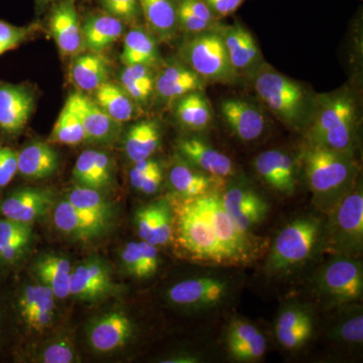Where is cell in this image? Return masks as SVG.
<instances>
[{
	"label": "cell",
	"instance_id": "cell-44",
	"mask_svg": "<svg viewBox=\"0 0 363 363\" xmlns=\"http://www.w3.org/2000/svg\"><path fill=\"white\" fill-rule=\"evenodd\" d=\"M77 359V353L68 336L51 339L33 357V362L40 363H73Z\"/></svg>",
	"mask_w": 363,
	"mask_h": 363
},
{
	"label": "cell",
	"instance_id": "cell-25",
	"mask_svg": "<svg viewBox=\"0 0 363 363\" xmlns=\"http://www.w3.org/2000/svg\"><path fill=\"white\" fill-rule=\"evenodd\" d=\"M73 179L76 185L98 191L111 187L114 181L111 157L101 150H84L76 161Z\"/></svg>",
	"mask_w": 363,
	"mask_h": 363
},
{
	"label": "cell",
	"instance_id": "cell-39",
	"mask_svg": "<svg viewBox=\"0 0 363 363\" xmlns=\"http://www.w3.org/2000/svg\"><path fill=\"white\" fill-rule=\"evenodd\" d=\"M175 114L179 123L191 130H206L211 123V105L200 91L176 100Z\"/></svg>",
	"mask_w": 363,
	"mask_h": 363
},
{
	"label": "cell",
	"instance_id": "cell-17",
	"mask_svg": "<svg viewBox=\"0 0 363 363\" xmlns=\"http://www.w3.org/2000/svg\"><path fill=\"white\" fill-rule=\"evenodd\" d=\"M56 297L43 284H30L21 291L18 313L28 330L43 333L52 326L56 316Z\"/></svg>",
	"mask_w": 363,
	"mask_h": 363
},
{
	"label": "cell",
	"instance_id": "cell-19",
	"mask_svg": "<svg viewBox=\"0 0 363 363\" xmlns=\"http://www.w3.org/2000/svg\"><path fill=\"white\" fill-rule=\"evenodd\" d=\"M133 334V325L123 312L98 317L87 329L90 347L98 353H111L123 348Z\"/></svg>",
	"mask_w": 363,
	"mask_h": 363
},
{
	"label": "cell",
	"instance_id": "cell-40",
	"mask_svg": "<svg viewBox=\"0 0 363 363\" xmlns=\"http://www.w3.org/2000/svg\"><path fill=\"white\" fill-rule=\"evenodd\" d=\"M94 101L118 123H128L135 116V104L119 84L105 82L95 91Z\"/></svg>",
	"mask_w": 363,
	"mask_h": 363
},
{
	"label": "cell",
	"instance_id": "cell-1",
	"mask_svg": "<svg viewBox=\"0 0 363 363\" xmlns=\"http://www.w3.org/2000/svg\"><path fill=\"white\" fill-rule=\"evenodd\" d=\"M306 180L314 203L325 213L354 187L358 167L352 152L308 145L303 152Z\"/></svg>",
	"mask_w": 363,
	"mask_h": 363
},
{
	"label": "cell",
	"instance_id": "cell-3",
	"mask_svg": "<svg viewBox=\"0 0 363 363\" xmlns=\"http://www.w3.org/2000/svg\"><path fill=\"white\" fill-rule=\"evenodd\" d=\"M171 204L174 212L173 238L179 250L195 262L230 266L209 219L197 200L176 198L175 202Z\"/></svg>",
	"mask_w": 363,
	"mask_h": 363
},
{
	"label": "cell",
	"instance_id": "cell-37",
	"mask_svg": "<svg viewBox=\"0 0 363 363\" xmlns=\"http://www.w3.org/2000/svg\"><path fill=\"white\" fill-rule=\"evenodd\" d=\"M160 52L154 35L143 28H131L124 38L121 61L124 66L154 67L160 62Z\"/></svg>",
	"mask_w": 363,
	"mask_h": 363
},
{
	"label": "cell",
	"instance_id": "cell-4",
	"mask_svg": "<svg viewBox=\"0 0 363 363\" xmlns=\"http://www.w3.org/2000/svg\"><path fill=\"white\" fill-rule=\"evenodd\" d=\"M323 231V222L313 215L289 222L274 238L267 259V272L278 276L303 266L321 245Z\"/></svg>",
	"mask_w": 363,
	"mask_h": 363
},
{
	"label": "cell",
	"instance_id": "cell-22",
	"mask_svg": "<svg viewBox=\"0 0 363 363\" xmlns=\"http://www.w3.org/2000/svg\"><path fill=\"white\" fill-rule=\"evenodd\" d=\"M220 111L227 125L242 142H255L264 133L266 117L250 102L240 98H229L221 102Z\"/></svg>",
	"mask_w": 363,
	"mask_h": 363
},
{
	"label": "cell",
	"instance_id": "cell-43",
	"mask_svg": "<svg viewBox=\"0 0 363 363\" xmlns=\"http://www.w3.org/2000/svg\"><path fill=\"white\" fill-rule=\"evenodd\" d=\"M341 309L343 312H340L332 324L331 338L346 345H360L363 342L362 308L352 304L343 306Z\"/></svg>",
	"mask_w": 363,
	"mask_h": 363
},
{
	"label": "cell",
	"instance_id": "cell-27",
	"mask_svg": "<svg viewBox=\"0 0 363 363\" xmlns=\"http://www.w3.org/2000/svg\"><path fill=\"white\" fill-rule=\"evenodd\" d=\"M219 181L190 166L183 160L175 162L169 172V186L176 197L180 199H192L214 192Z\"/></svg>",
	"mask_w": 363,
	"mask_h": 363
},
{
	"label": "cell",
	"instance_id": "cell-12",
	"mask_svg": "<svg viewBox=\"0 0 363 363\" xmlns=\"http://www.w3.org/2000/svg\"><path fill=\"white\" fill-rule=\"evenodd\" d=\"M33 108L32 90L26 85L0 81V133L18 135L30 121Z\"/></svg>",
	"mask_w": 363,
	"mask_h": 363
},
{
	"label": "cell",
	"instance_id": "cell-23",
	"mask_svg": "<svg viewBox=\"0 0 363 363\" xmlns=\"http://www.w3.org/2000/svg\"><path fill=\"white\" fill-rule=\"evenodd\" d=\"M86 136V140L100 145L113 143L121 135V124L111 118L94 101L81 93L72 94Z\"/></svg>",
	"mask_w": 363,
	"mask_h": 363
},
{
	"label": "cell",
	"instance_id": "cell-33",
	"mask_svg": "<svg viewBox=\"0 0 363 363\" xmlns=\"http://www.w3.org/2000/svg\"><path fill=\"white\" fill-rule=\"evenodd\" d=\"M52 217L57 229L74 240H94L104 235L107 230L85 217L67 199L56 203Z\"/></svg>",
	"mask_w": 363,
	"mask_h": 363
},
{
	"label": "cell",
	"instance_id": "cell-16",
	"mask_svg": "<svg viewBox=\"0 0 363 363\" xmlns=\"http://www.w3.org/2000/svg\"><path fill=\"white\" fill-rule=\"evenodd\" d=\"M113 286L108 267L97 257L83 260L72 269L70 297L93 302L108 295Z\"/></svg>",
	"mask_w": 363,
	"mask_h": 363
},
{
	"label": "cell",
	"instance_id": "cell-18",
	"mask_svg": "<svg viewBox=\"0 0 363 363\" xmlns=\"http://www.w3.org/2000/svg\"><path fill=\"white\" fill-rule=\"evenodd\" d=\"M50 30L62 54L75 57L84 51L82 23L74 0H61L52 9Z\"/></svg>",
	"mask_w": 363,
	"mask_h": 363
},
{
	"label": "cell",
	"instance_id": "cell-7",
	"mask_svg": "<svg viewBox=\"0 0 363 363\" xmlns=\"http://www.w3.org/2000/svg\"><path fill=\"white\" fill-rule=\"evenodd\" d=\"M195 199L209 219L230 266H240L255 262L262 252L264 242L260 238L242 230L234 223L222 204L220 194L214 191L196 197Z\"/></svg>",
	"mask_w": 363,
	"mask_h": 363
},
{
	"label": "cell",
	"instance_id": "cell-54",
	"mask_svg": "<svg viewBox=\"0 0 363 363\" xmlns=\"http://www.w3.org/2000/svg\"><path fill=\"white\" fill-rule=\"evenodd\" d=\"M162 178H164V175H162V169L161 166L160 168L155 169L152 173H150V175L147 176L142 183H140L138 191L143 193V194H155V193L159 190L160 187H161Z\"/></svg>",
	"mask_w": 363,
	"mask_h": 363
},
{
	"label": "cell",
	"instance_id": "cell-41",
	"mask_svg": "<svg viewBox=\"0 0 363 363\" xmlns=\"http://www.w3.org/2000/svg\"><path fill=\"white\" fill-rule=\"evenodd\" d=\"M155 81L156 76L152 67L140 64L124 67L119 76V85L138 105L149 102L155 93Z\"/></svg>",
	"mask_w": 363,
	"mask_h": 363
},
{
	"label": "cell",
	"instance_id": "cell-8",
	"mask_svg": "<svg viewBox=\"0 0 363 363\" xmlns=\"http://www.w3.org/2000/svg\"><path fill=\"white\" fill-rule=\"evenodd\" d=\"M181 48L182 58L204 81L233 84L238 73L227 55L225 45L219 30H210L192 35Z\"/></svg>",
	"mask_w": 363,
	"mask_h": 363
},
{
	"label": "cell",
	"instance_id": "cell-35",
	"mask_svg": "<svg viewBox=\"0 0 363 363\" xmlns=\"http://www.w3.org/2000/svg\"><path fill=\"white\" fill-rule=\"evenodd\" d=\"M66 199L91 221L108 229L113 218V208L101 191L76 185Z\"/></svg>",
	"mask_w": 363,
	"mask_h": 363
},
{
	"label": "cell",
	"instance_id": "cell-38",
	"mask_svg": "<svg viewBox=\"0 0 363 363\" xmlns=\"http://www.w3.org/2000/svg\"><path fill=\"white\" fill-rule=\"evenodd\" d=\"M121 260L128 274L138 279L152 278L161 264L157 247L143 240L128 243L121 252Z\"/></svg>",
	"mask_w": 363,
	"mask_h": 363
},
{
	"label": "cell",
	"instance_id": "cell-26",
	"mask_svg": "<svg viewBox=\"0 0 363 363\" xmlns=\"http://www.w3.org/2000/svg\"><path fill=\"white\" fill-rule=\"evenodd\" d=\"M231 65L238 75L241 72L252 70L262 63L259 45L252 33L240 23L219 30Z\"/></svg>",
	"mask_w": 363,
	"mask_h": 363
},
{
	"label": "cell",
	"instance_id": "cell-52",
	"mask_svg": "<svg viewBox=\"0 0 363 363\" xmlns=\"http://www.w3.org/2000/svg\"><path fill=\"white\" fill-rule=\"evenodd\" d=\"M216 20L235 13L245 0H204Z\"/></svg>",
	"mask_w": 363,
	"mask_h": 363
},
{
	"label": "cell",
	"instance_id": "cell-46",
	"mask_svg": "<svg viewBox=\"0 0 363 363\" xmlns=\"http://www.w3.org/2000/svg\"><path fill=\"white\" fill-rule=\"evenodd\" d=\"M37 30V26H18L0 21V56L23 45Z\"/></svg>",
	"mask_w": 363,
	"mask_h": 363
},
{
	"label": "cell",
	"instance_id": "cell-14",
	"mask_svg": "<svg viewBox=\"0 0 363 363\" xmlns=\"http://www.w3.org/2000/svg\"><path fill=\"white\" fill-rule=\"evenodd\" d=\"M257 175L272 190L281 195H292L297 189L298 166L289 152L269 150L260 152L255 161Z\"/></svg>",
	"mask_w": 363,
	"mask_h": 363
},
{
	"label": "cell",
	"instance_id": "cell-47",
	"mask_svg": "<svg viewBox=\"0 0 363 363\" xmlns=\"http://www.w3.org/2000/svg\"><path fill=\"white\" fill-rule=\"evenodd\" d=\"M104 13L124 23H135L142 16L140 0H100Z\"/></svg>",
	"mask_w": 363,
	"mask_h": 363
},
{
	"label": "cell",
	"instance_id": "cell-30",
	"mask_svg": "<svg viewBox=\"0 0 363 363\" xmlns=\"http://www.w3.org/2000/svg\"><path fill=\"white\" fill-rule=\"evenodd\" d=\"M109 72L108 60L101 52H81L72 62L70 76L72 82L79 90L95 92L107 82Z\"/></svg>",
	"mask_w": 363,
	"mask_h": 363
},
{
	"label": "cell",
	"instance_id": "cell-55",
	"mask_svg": "<svg viewBox=\"0 0 363 363\" xmlns=\"http://www.w3.org/2000/svg\"><path fill=\"white\" fill-rule=\"evenodd\" d=\"M42 2H50V1H54V0H40Z\"/></svg>",
	"mask_w": 363,
	"mask_h": 363
},
{
	"label": "cell",
	"instance_id": "cell-20",
	"mask_svg": "<svg viewBox=\"0 0 363 363\" xmlns=\"http://www.w3.org/2000/svg\"><path fill=\"white\" fill-rule=\"evenodd\" d=\"M177 150L183 161L218 180L234 174V164L230 157L200 138H181L177 143Z\"/></svg>",
	"mask_w": 363,
	"mask_h": 363
},
{
	"label": "cell",
	"instance_id": "cell-31",
	"mask_svg": "<svg viewBox=\"0 0 363 363\" xmlns=\"http://www.w3.org/2000/svg\"><path fill=\"white\" fill-rule=\"evenodd\" d=\"M162 128L155 119H145L133 124L124 140L126 157L133 162L150 159L161 145Z\"/></svg>",
	"mask_w": 363,
	"mask_h": 363
},
{
	"label": "cell",
	"instance_id": "cell-2",
	"mask_svg": "<svg viewBox=\"0 0 363 363\" xmlns=\"http://www.w3.org/2000/svg\"><path fill=\"white\" fill-rule=\"evenodd\" d=\"M357 104L345 91L320 98L307 130L308 145L353 152L357 138Z\"/></svg>",
	"mask_w": 363,
	"mask_h": 363
},
{
	"label": "cell",
	"instance_id": "cell-24",
	"mask_svg": "<svg viewBox=\"0 0 363 363\" xmlns=\"http://www.w3.org/2000/svg\"><path fill=\"white\" fill-rule=\"evenodd\" d=\"M205 81L190 67L173 61L162 67L156 76L155 92L164 102L176 101L189 93L204 89Z\"/></svg>",
	"mask_w": 363,
	"mask_h": 363
},
{
	"label": "cell",
	"instance_id": "cell-36",
	"mask_svg": "<svg viewBox=\"0 0 363 363\" xmlns=\"http://www.w3.org/2000/svg\"><path fill=\"white\" fill-rule=\"evenodd\" d=\"M33 238L32 224L0 219V262L16 264L25 255Z\"/></svg>",
	"mask_w": 363,
	"mask_h": 363
},
{
	"label": "cell",
	"instance_id": "cell-29",
	"mask_svg": "<svg viewBox=\"0 0 363 363\" xmlns=\"http://www.w3.org/2000/svg\"><path fill=\"white\" fill-rule=\"evenodd\" d=\"M124 23L106 13L87 16L82 25L85 50L101 52L123 37Z\"/></svg>",
	"mask_w": 363,
	"mask_h": 363
},
{
	"label": "cell",
	"instance_id": "cell-21",
	"mask_svg": "<svg viewBox=\"0 0 363 363\" xmlns=\"http://www.w3.org/2000/svg\"><path fill=\"white\" fill-rule=\"evenodd\" d=\"M225 345L229 357L238 362H257L267 352L264 334L250 322L238 318L227 327Z\"/></svg>",
	"mask_w": 363,
	"mask_h": 363
},
{
	"label": "cell",
	"instance_id": "cell-51",
	"mask_svg": "<svg viewBox=\"0 0 363 363\" xmlns=\"http://www.w3.org/2000/svg\"><path fill=\"white\" fill-rule=\"evenodd\" d=\"M160 167H161V164L152 160V157L143 160V161L133 162V167L130 169V174H128L131 186H133L135 190H138L140 183H142L150 173H152L155 169L160 168Z\"/></svg>",
	"mask_w": 363,
	"mask_h": 363
},
{
	"label": "cell",
	"instance_id": "cell-48",
	"mask_svg": "<svg viewBox=\"0 0 363 363\" xmlns=\"http://www.w3.org/2000/svg\"><path fill=\"white\" fill-rule=\"evenodd\" d=\"M18 174V152L0 143V190L6 187Z\"/></svg>",
	"mask_w": 363,
	"mask_h": 363
},
{
	"label": "cell",
	"instance_id": "cell-32",
	"mask_svg": "<svg viewBox=\"0 0 363 363\" xmlns=\"http://www.w3.org/2000/svg\"><path fill=\"white\" fill-rule=\"evenodd\" d=\"M33 272L40 284L48 286L56 298L70 297V262L61 255H45L33 264Z\"/></svg>",
	"mask_w": 363,
	"mask_h": 363
},
{
	"label": "cell",
	"instance_id": "cell-28",
	"mask_svg": "<svg viewBox=\"0 0 363 363\" xmlns=\"http://www.w3.org/2000/svg\"><path fill=\"white\" fill-rule=\"evenodd\" d=\"M59 164V155L48 143H30L18 152V173L30 180L54 175Z\"/></svg>",
	"mask_w": 363,
	"mask_h": 363
},
{
	"label": "cell",
	"instance_id": "cell-34",
	"mask_svg": "<svg viewBox=\"0 0 363 363\" xmlns=\"http://www.w3.org/2000/svg\"><path fill=\"white\" fill-rule=\"evenodd\" d=\"M142 14L150 33L169 42L178 32V0H140Z\"/></svg>",
	"mask_w": 363,
	"mask_h": 363
},
{
	"label": "cell",
	"instance_id": "cell-9",
	"mask_svg": "<svg viewBox=\"0 0 363 363\" xmlns=\"http://www.w3.org/2000/svg\"><path fill=\"white\" fill-rule=\"evenodd\" d=\"M318 296L332 308L358 302L362 297L363 272L358 259L334 255L315 279Z\"/></svg>",
	"mask_w": 363,
	"mask_h": 363
},
{
	"label": "cell",
	"instance_id": "cell-49",
	"mask_svg": "<svg viewBox=\"0 0 363 363\" xmlns=\"http://www.w3.org/2000/svg\"><path fill=\"white\" fill-rule=\"evenodd\" d=\"M155 218H156V203L155 202L140 207L136 211L135 222L140 240L150 242L154 231Z\"/></svg>",
	"mask_w": 363,
	"mask_h": 363
},
{
	"label": "cell",
	"instance_id": "cell-15",
	"mask_svg": "<svg viewBox=\"0 0 363 363\" xmlns=\"http://www.w3.org/2000/svg\"><path fill=\"white\" fill-rule=\"evenodd\" d=\"M222 204L234 223L252 233V229L266 220L269 206L262 196L252 189L234 186L220 194Z\"/></svg>",
	"mask_w": 363,
	"mask_h": 363
},
{
	"label": "cell",
	"instance_id": "cell-6",
	"mask_svg": "<svg viewBox=\"0 0 363 363\" xmlns=\"http://www.w3.org/2000/svg\"><path fill=\"white\" fill-rule=\"evenodd\" d=\"M253 83L259 99L286 125L297 130L306 123L308 101L302 85L269 66H260Z\"/></svg>",
	"mask_w": 363,
	"mask_h": 363
},
{
	"label": "cell",
	"instance_id": "cell-53",
	"mask_svg": "<svg viewBox=\"0 0 363 363\" xmlns=\"http://www.w3.org/2000/svg\"><path fill=\"white\" fill-rule=\"evenodd\" d=\"M178 4L203 21L210 23L216 21L204 0H178Z\"/></svg>",
	"mask_w": 363,
	"mask_h": 363
},
{
	"label": "cell",
	"instance_id": "cell-13",
	"mask_svg": "<svg viewBox=\"0 0 363 363\" xmlns=\"http://www.w3.org/2000/svg\"><path fill=\"white\" fill-rule=\"evenodd\" d=\"M315 319L307 306L294 302L279 311L274 324L278 342L289 351H297L309 342L314 333Z\"/></svg>",
	"mask_w": 363,
	"mask_h": 363
},
{
	"label": "cell",
	"instance_id": "cell-50",
	"mask_svg": "<svg viewBox=\"0 0 363 363\" xmlns=\"http://www.w3.org/2000/svg\"><path fill=\"white\" fill-rule=\"evenodd\" d=\"M177 20H178L179 30L190 33V35L205 32V30H210V28L215 26V23H210L197 18L194 14L191 13L190 11L179 6V4Z\"/></svg>",
	"mask_w": 363,
	"mask_h": 363
},
{
	"label": "cell",
	"instance_id": "cell-10",
	"mask_svg": "<svg viewBox=\"0 0 363 363\" xmlns=\"http://www.w3.org/2000/svg\"><path fill=\"white\" fill-rule=\"evenodd\" d=\"M230 279L215 274L195 277L178 281L167 291L169 302L191 311L215 309L230 298Z\"/></svg>",
	"mask_w": 363,
	"mask_h": 363
},
{
	"label": "cell",
	"instance_id": "cell-45",
	"mask_svg": "<svg viewBox=\"0 0 363 363\" xmlns=\"http://www.w3.org/2000/svg\"><path fill=\"white\" fill-rule=\"evenodd\" d=\"M156 218L154 231L150 238V245L164 247L173 240L174 212L171 202L167 199L156 201Z\"/></svg>",
	"mask_w": 363,
	"mask_h": 363
},
{
	"label": "cell",
	"instance_id": "cell-11",
	"mask_svg": "<svg viewBox=\"0 0 363 363\" xmlns=\"http://www.w3.org/2000/svg\"><path fill=\"white\" fill-rule=\"evenodd\" d=\"M56 203V194L51 188H18L0 202V214L4 218L32 224L49 213Z\"/></svg>",
	"mask_w": 363,
	"mask_h": 363
},
{
	"label": "cell",
	"instance_id": "cell-5",
	"mask_svg": "<svg viewBox=\"0 0 363 363\" xmlns=\"http://www.w3.org/2000/svg\"><path fill=\"white\" fill-rule=\"evenodd\" d=\"M327 214L322 238L325 252L358 259L363 248L362 186L355 185Z\"/></svg>",
	"mask_w": 363,
	"mask_h": 363
},
{
	"label": "cell",
	"instance_id": "cell-42",
	"mask_svg": "<svg viewBox=\"0 0 363 363\" xmlns=\"http://www.w3.org/2000/svg\"><path fill=\"white\" fill-rule=\"evenodd\" d=\"M83 142H86L84 128L71 95L67 99L52 128L49 143L63 145H77Z\"/></svg>",
	"mask_w": 363,
	"mask_h": 363
}]
</instances>
